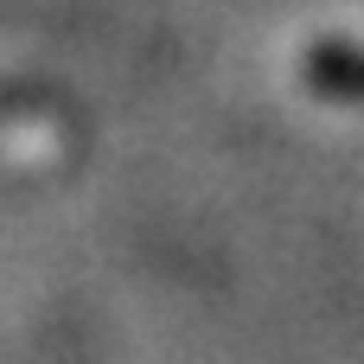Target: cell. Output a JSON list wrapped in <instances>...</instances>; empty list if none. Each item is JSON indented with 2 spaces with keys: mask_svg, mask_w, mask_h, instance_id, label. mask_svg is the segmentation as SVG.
Listing matches in <instances>:
<instances>
[{
  "mask_svg": "<svg viewBox=\"0 0 364 364\" xmlns=\"http://www.w3.org/2000/svg\"><path fill=\"white\" fill-rule=\"evenodd\" d=\"M326 77H333L339 90H352V96H364V58H358V51H339V58L326 64Z\"/></svg>",
  "mask_w": 364,
  "mask_h": 364,
  "instance_id": "6da1fadb",
  "label": "cell"
}]
</instances>
